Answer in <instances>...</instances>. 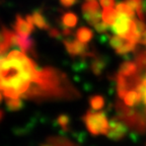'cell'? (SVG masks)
<instances>
[{"label": "cell", "instance_id": "obj_1", "mask_svg": "<svg viewBox=\"0 0 146 146\" xmlns=\"http://www.w3.org/2000/svg\"><path fill=\"white\" fill-rule=\"evenodd\" d=\"M34 85L38 86L40 94L54 92L58 89L57 74L38 70L34 62L21 50L1 55V90L7 102L21 100Z\"/></svg>", "mask_w": 146, "mask_h": 146}, {"label": "cell", "instance_id": "obj_2", "mask_svg": "<svg viewBox=\"0 0 146 146\" xmlns=\"http://www.w3.org/2000/svg\"><path fill=\"white\" fill-rule=\"evenodd\" d=\"M141 61L144 70V63ZM119 94H122L123 102L128 108L143 106L146 112V71L140 74L138 63H127L119 74Z\"/></svg>", "mask_w": 146, "mask_h": 146}, {"label": "cell", "instance_id": "obj_3", "mask_svg": "<svg viewBox=\"0 0 146 146\" xmlns=\"http://www.w3.org/2000/svg\"><path fill=\"white\" fill-rule=\"evenodd\" d=\"M84 123L91 134H108L110 123L108 122L106 115L103 113H87L84 117Z\"/></svg>", "mask_w": 146, "mask_h": 146}, {"label": "cell", "instance_id": "obj_4", "mask_svg": "<svg viewBox=\"0 0 146 146\" xmlns=\"http://www.w3.org/2000/svg\"><path fill=\"white\" fill-rule=\"evenodd\" d=\"M34 27V23L32 21V17H27V19L21 18L18 16L16 21V33L17 36H30V34Z\"/></svg>", "mask_w": 146, "mask_h": 146}, {"label": "cell", "instance_id": "obj_5", "mask_svg": "<svg viewBox=\"0 0 146 146\" xmlns=\"http://www.w3.org/2000/svg\"><path fill=\"white\" fill-rule=\"evenodd\" d=\"M126 133V128L124 124L120 121H112L110 123L109 131H108V136L113 138V139H119L124 136Z\"/></svg>", "mask_w": 146, "mask_h": 146}, {"label": "cell", "instance_id": "obj_6", "mask_svg": "<svg viewBox=\"0 0 146 146\" xmlns=\"http://www.w3.org/2000/svg\"><path fill=\"white\" fill-rule=\"evenodd\" d=\"M91 36H92V34L88 29L82 27L77 32V41L81 42V43H85V42L90 40Z\"/></svg>", "mask_w": 146, "mask_h": 146}, {"label": "cell", "instance_id": "obj_7", "mask_svg": "<svg viewBox=\"0 0 146 146\" xmlns=\"http://www.w3.org/2000/svg\"><path fill=\"white\" fill-rule=\"evenodd\" d=\"M31 17H32V21H33V23H34V25H36L38 27H43V29L44 27H47V23H46L45 18L40 13L36 12V13H34V15L31 16Z\"/></svg>", "mask_w": 146, "mask_h": 146}, {"label": "cell", "instance_id": "obj_8", "mask_svg": "<svg viewBox=\"0 0 146 146\" xmlns=\"http://www.w3.org/2000/svg\"><path fill=\"white\" fill-rule=\"evenodd\" d=\"M90 104H91L92 109L96 110V111H98V110H100V109L103 108L104 100H103V98H100V96H94V98H91Z\"/></svg>", "mask_w": 146, "mask_h": 146}, {"label": "cell", "instance_id": "obj_9", "mask_svg": "<svg viewBox=\"0 0 146 146\" xmlns=\"http://www.w3.org/2000/svg\"><path fill=\"white\" fill-rule=\"evenodd\" d=\"M76 16L72 13H67L64 17V23L68 27H74L76 23Z\"/></svg>", "mask_w": 146, "mask_h": 146}, {"label": "cell", "instance_id": "obj_10", "mask_svg": "<svg viewBox=\"0 0 146 146\" xmlns=\"http://www.w3.org/2000/svg\"><path fill=\"white\" fill-rule=\"evenodd\" d=\"M100 4L104 8H112L114 7V0H100Z\"/></svg>", "mask_w": 146, "mask_h": 146}, {"label": "cell", "instance_id": "obj_11", "mask_svg": "<svg viewBox=\"0 0 146 146\" xmlns=\"http://www.w3.org/2000/svg\"><path fill=\"white\" fill-rule=\"evenodd\" d=\"M62 3L66 6H69V5H72L74 3V0H61Z\"/></svg>", "mask_w": 146, "mask_h": 146}, {"label": "cell", "instance_id": "obj_12", "mask_svg": "<svg viewBox=\"0 0 146 146\" xmlns=\"http://www.w3.org/2000/svg\"><path fill=\"white\" fill-rule=\"evenodd\" d=\"M144 41H145V45H146V33H145V36H144Z\"/></svg>", "mask_w": 146, "mask_h": 146}]
</instances>
